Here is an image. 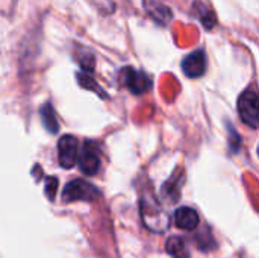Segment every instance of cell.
I'll list each match as a JSON object with an SVG mask.
<instances>
[{"instance_id": "obj_7", "label": "cell", "mask_w": 259, "mask_h": 258, "mask_svg": "<svg viewBox=\"0 0 259 258\" xmlns=\"http://www.w3.org/2000/svg\"><path fill=\"white\" fill-rule=\"evenodd\" d=\"M182 71L191 79L203 76L206 71V55H205V52L199 49V50H194L190 55H187L182 61Z\"/></svg>"}, {"instance_id": "obj_9", "label": "cell", "mask_w": 259, "mask_h": 258, "mask_svg": "<svg viewBox=\"0 0 259 258\" xmlns=\"http://www.w3.org/2000/svg\"><path fill=\"white\" fill-rule=\"evenodd\" d=\"M199 214L194 208L181 207L175 211V225L184 231H194L199 227Z\"/></svg>"}, {"instance_id": "obj_4", "label": "cell", "mask_w": 259, "mask_h": 258, "mask_svg": "<svg viewBox=\"0 0 259 258\" xmlns=\"http://www.w3.org/2000/svg\"><path fill=\"white\" fill-rule=\"evenodd\" d=\"M141 213H143L144 224L147 225L149 230H152L155 233H164L167 230L168 217L165 216V213L161 210L159 204L153 198H150V199L143 198V201H141Z\"/></svg>"}, {"instance_id": "obj_15", "label": "cell", "mask_w": 259, "mask_h": 258, "mask_svg": "<svg viewBox=\"0 0 259 258\" xmlns=\"http://www.w3.org/2000/svg\"><path fill=\"white\" fill-rule=\"evenodd\" d=\"M228 129H229V148L232 152H237L240 149V144H241V138L237 132V129L232 128V125H228Z\"/></svg>"}, {"instance_id": "obj_3", "label": "cell", "mask_w": 259, "mask_h": 258, "mask_svg": "<svg viewBox=\"0 0 259 258\" xmlns=\"http://www.w3.org/2000/svg\"><path fill=\"white\" fill-rule=\"evenodd\" d=\"M258 93L253 88L246 90L238 97V114L244 125H247L252 129H256L259 123V106H258Z\"/></svg>"}, {"instance_id": "obj_14", "label": "cell", "mask_w": 259, "mask_h": 258, "mask_svg": "<svg viewBox=\"0 0 259 258\" xmlns=\"http://www.w3.org/2000/svg\"><path fill=\"white\" fill-rule=\"evenodd\" d=\"M76 79H77L79 85H80L83 90H91L93 93H96V94L103 96L105 99H108V94L100 88V85H99L90 75H87V73H77V75H76Z\"/></svg>"}, {"instance_id": "obj_6", "label": "cell", "mask_w": 259, "mask_h": 258, "mask_svg": "<svg viewBox=\"0 0 259 258\" xmlns=\"http://www.w3.org/2000/svg\"><path fill=\"white\" fill-rule=\"evenodd\" d=\"M100 152H99V148L94 146L93 143L87 141L80 155L77 157V163L79 164V169L83 175H88V176H93L99 172L100 169Z\"/></svg>"}, {"instance_id": "obj_12", "label": "cell", "mask_w": 259, "mask_h": 258, "mask_svg": "<svg viewBox=\"0 0 259 258\" xmlns=\"http://www.w3.org/2000/svg\"><path fill=\"white\" fill-rule=\"evenodd\" d=\"M74 58L76 61L79 62V65L85 70V71H93L94 67H96V58H94V53L91 50H88L87 47H82V46H77L74 49Z\"/></svg>"}, {"instance_id": "obj_10", "label": "cell", "mask_w": 259, "mask_h": 258, "mask_svg": "<svg viewBox=\"0 0 259 258\" xmlns=\"http://www.w3.org/2000/svg\"><path fill=\"white\" fill-rule=\"evenodd\" d=\"M39 117L41 122L46 128L47 132L50 134H56L59 131V125L56 120V114H55V108L50 102H46L41 108H39Z\"/></svg>"}, {"instance_id": "obj_8", "label": "cell", "mask_w": 259, "mask_h": 258, "mask_svg": "<svg viewBox=\"0 0 259 258\" xmlns=\"http://www.w3.org/2000/svg\"><path fill=\"white\" fill-rule=\"evenodd\" d=\"M144 8L147 14L161 26H165L171 21V9L162 0H144Z\"/></svg>"}, {"instance_id": "obj_2", "label": "cell", "mask_w": 259, "mask_h": 258, "mask_svg": "<svg viewBox=\"0 0 259 258\" xmlns=\"http://www.w3.org/2000/svg\"><path fill=\"white\" fill-rule=\"evenodd\" d=\"M100 198V190L83 179H73L70 181L64 192H62V201L64 202H76V201H85L93 202Z\"/></svg>"}, {"instance_id": "obj_16", "label": "cell", "mask_w": 259, "mask_h": 258, "mask_svg": "<svg viewBox=\"0 0 259 258\" xmlns=\"http://www.w3.org/2000/svg\"><path fill=\"white\" fill-rule=\"evenodd\" d=\"M56 190H58V178L55 176H49L46 179V195L50 201L55 199V195H56Z\"/></svg>"}, {"instance_id": "obj_11", "label": "cell", "mask_w": 259, "mask_h": 258, "mask_svg": "<svg viewBox=\"0 0 259 258\" xmlns=\"http://www.w3.org/2000/svg\"><path fill=\"white\" fill-rule=\"evenodd\" d=\"M165 251L170 257L173 258H191L188 246L185 243V240L182 237H170L165 243Z\"/></svg>"}, {"instance_id": "obj_5", "label": "cell", "mask_w": 259, "mask_h": 258, "mask_svg": "<svg viewBox=\"0 0 259 258\" xmlns=\"http://www.w3.org/2000/svg\"><path fill=\"white\" fill-rule=\"evenodd\" d=\"M79 157V141L74 135H64L58 141V160L61 167L71 169Z\"/></svg>"}, {"instance_id": "obj_13", "label": "cell", "mask_w": 259, "mask_h": 258, "mask_svg": "<svg viewBox=\"0 0 259 258\" xmlns=\"http://www.w3.org/2000/svg\"><path fill=\"white\" fill-rule=\"evenodd\" d=\"M193 9H194V12H196V17L203 23V26H205L206 29H212V27L215 26V17H214V14L206 8L203 3L196 2Z\"/></svg>"}, {"instance_id": "obj_1", "label": "cell", "mask_w": 259, "mask_h": 258, "mask_svg": "<svg viewBox=\"0 0 259 258\" xmlns=\"http://www.w3.org/2000/svg\"><path fill=\"white\" fill-rule=\"evenodd\" d=\"M118 82L135 96H143L152 88V79L144 71H137L134 67H124L118 73Z\"/></svg>"}]
</instances>
